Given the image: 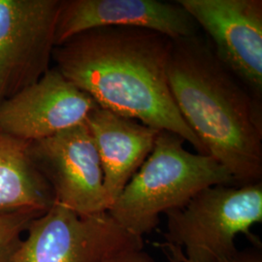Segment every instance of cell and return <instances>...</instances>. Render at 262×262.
<instances>
[{
    "label": "cell",
    "mask_w": 262,
    "mask_h": 262,
    "mask_svg": "<svg viewBox=\"0 0 262 262\" xmlns=\"http://www.w3.org/2000/svg\"><path fill=\"white\" fill-rule=\"evenodd\" d=\"M172 40L139 28H94L56 46V68L98 107L172 132L206 155L169 88Z\"/></svg>",
    "instance_id": "6da1fadb"
},
{
    "label": "cell",
    "mask_w": 262,
    "mask_h": 262,
    "mask_svg": "<svg viewBox=\"0 0 262 262\" xmlns=\"http://www.w3.org/2000/svg\"><path fill=\"white\" fill-rule=\"evenodd\" d=\"M145 28L171 40L199 33L196 23L177 1L62 0L56 29V46L94 28Z\"/></svg>",
    "instance_id": "30bf717a"
},
{
    "label": "cell",
    "mask_w": 262,
    "mask_h": 262,
    "mask_svg": "<svg viewBox=\"0 0 262 262\" xmlns=\"http://www.w3.org/2000/svg\"><path fill=\"white\" fill-rule=\"evenodd\" d=\"M84 122L101 161L110 209L150 156L159 130L100 107L90 113Z\"/></svg>",
    "instance_id": "8fae6325"
},
{
    "label": "cell",
    "mask_w": 262,
    "mask_h": 262,
    "mask_svg": "<svg viewBox=\"0 0 262 262\" xmlns=\"http://www.w3.org/2000/svg\"><path fill=\"white\" fill-rule=\"evenodd\" d=\"M40 215L42 214L26 210L0 213V262H11L28 225Z\"/></svg>",
    "instance_id": "4fadbf2b"
},
{
    "label": "cell",
    "mask_w": 262,
    "mask_h": 262,
    "mask_svg": "<svg viewBox=\"0 0 262 262\" xmlns=\"http://www.w3.org/2000/svg\"><path fill=\"white\" fill-rule=\"evenodd\" d=\"M29 154L56 203L80 215L108 212L101 161L85 122L29 143Z\"/></svg>",
    "instance_id": "52a82bcc"
},
{
    "label": "cell",
    "mask_w": 262,
    "mask_h": 262,
    "mask_svg": "<svg viewBox=\"0 0 262 262\" xmlns=\"http://www.w3.org/2000/svg\"><path fill=\"white\" fill-rule=\"evenodd\" d=\"M165 215V249L175 262L225 261L238 253L236 237L262 222V183L207 187Z\"/></svg>",
    "instance_id": "277c9868"
},
{
    "label": "cell",
    "mask_w": 262,
    "mask_h": 262,
    "mask_svg": "<svg viewBox=\"0 0 262 262\" xmlns=\"http://www.w3.org/2000/svg\"><path fill=\"white\" fill-rule=\"evenodd\" d=\"M94 99L56 67L0 103V133L26 143L46 139L85 121Z\"/></svg>",
    "instance_id": "9c48e42d"
},
{
    "label": "cell",
    "mask_w": 262,
    "mask_h": 262,
    "mask_svg": "<svg viewBox=\"0 0 262 262\" xmlns=\"http://www.w3.org/2000/svg\"><path fill=\"white\" fill-rule=\"evenodd\" d=\"M210 39L217 59L262 100L261 0H177Z\"/></svg>",
    "instance_id": "ba28073f"
},
{
    "label": "cell",
    "mask_w": 262,
    "mask_h": 262,
    "mask_svg": "<svg viewBox=\"0 0 262 262\" xmlns=\"http://www.w3.org/2000/svg\"><path fill=\"white\" fill-rule=\"evenodd\" d=\"M223 262H262L261 253L257 252H248V253H238L231 258Z\"/></svg>",
    "instance_id": "9a60e30c"
},
{
    "label": "cell",
    "mask_w": 262,
    "mask_h": 262,
    "mask_svg": "<svg viewBox=\"0 0 262 262\" xmlns=\"http://www.w3.org/2000/svg\"><path fill=\"white\" fill-rule=\"evenodd\" d=\"M167 76L177 108L206 155L238 186L261 182V100L217 59L208 38L172 40Z\"/></svg>",
    "instance_id": "7a4b0ae2"
},
{
    "label": "cell",
    "mask_w": 262,
    "mask_h": 262,
    "mask_svg": "<svg viewBox=\"0 0 262 262\" xmlns=\"http://www.w3.org/2000/svg\"><path fill=\"white\" fill-rule=\"evenodd\" d=\"M144 246L108 212L80 215L54 203L35 217L11 262H104L122 250Z\"/></svg>",
    "instance_id": "5b68a950"
},
{
    "label": "cell",
    "mask_w": 262,
    "mask_h": 262,
    "mask_svg": "<svg viewBox=\"0 0 262 262\" xmlns=\"http://www.w3.org/2000/svg\"><path fill=\"white\" fill-rule=\"evenodd\" d=\"M184 142L172 132L159 131L150 156L109 209L130 234H149L160 215L186 206L207 187L234 184L221 163L208 155L188 151Z\"/></svg>",
    "instance_id": "3957f363"
},
{
    "label": "cell",
    "mask_w": 262,
    "mask_h": 262,
    "mask_svg": "<svg viewBox=\"0 0 262 262\" xmlns=\"http://www.w3.org/2000/svg\"><path fill=\"white\" fill-rule=\"evenodd\" d=\"M104 262H157L150 253L144 250V246L133 247L113 254Z\"/></svg>",
    "instance_id": "5bb4252c"
},
{
    "label": "cell",
    "mask_w": 262,
    "mask_h": 262,
    "mask_svg": "<svg viewBox=\"0 0 262 262\" xmlns=\"http://www.w3.org/2000/svg\"><path fill=\"white\" fill-rule=\"evenodd\" d=\"M55 203L52 188L29 154V143L0 133V213L44 214Z\"/></svg>",
    "instance_id": "7c38bea8"
},
{
    "label": "cell",
    "mask_w": 262,
    "mask_h": 262,
    "mask_svg": "<svg viewBox=\"0 0 262 262\" xmlns=\"http://www.w3.org/2000/svg\"><path fill=\"white\" fill-rule=\"evenodd\" d=\"M62 0H0V103L50 70Z\"/></svg>",
    "instance_id": "8992f818"
}]
</instances>
